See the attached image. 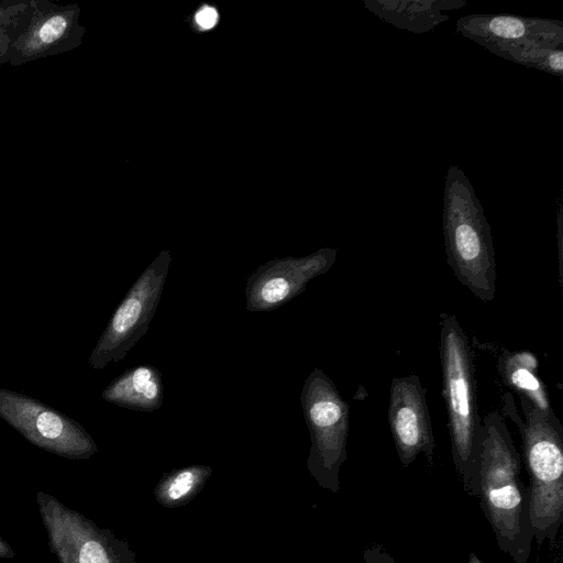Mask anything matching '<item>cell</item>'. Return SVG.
<instances>
[{
	"label": "cell",
	"instance_id": "cell-18",
	"mask_svg": "<svg viewBox=\"0 0 563 563\" xmlns=\"http://www.w3.org/2000/svg\"><path fill=\"white\" fill-rule=\"evenodd\" d=\"M364 563H398L380 545L373 544L363 553Z\"/></svg>",
	"mask_w": 563,
	"mask_h": 563
},
{
	"label": "cell",
	"instance_id": "cell-8",
	"mask_svg": "<svg viewBox=\"0 0 563 563\" xmlns=\"http://www.w3.org/2000/svg\"><path fill=\"white\" fill-rule=\"evenodd\" d=\"M0 417L32 444L58 456L85 460L98 452L81 424L23 394L0 388Z\"/></svg>",
	"mask_w": 563,
	"mask_h": 563
},
{
	"label": "cell",
	"instance_id": "cell-17",
	"mask_svg": "<svg viewBox=\"0 0 563 563\" xmlns=\"http://www.w3.org/2000/svg\"><path fill=\"white\" fill-rule=\"evenodd\" d=\"M66 27V19L63 15H54L41 26L38 37L45 44L53 43L64 34Z\"/></svg>",
	"mask_w": 563,
	"mask_h": 563
},
{
	"label": "cell",
	"instance_id": "cell-2",
	"mask_svg": "<svg viewBox=\"0 0 563 563\" xmlns=\"http://www.w3.org/2000/svg\"><path fill=\"white\" fill-rule=\"evenodd\" d=\"M440 361L451 450L456 473L470 496H479L483 423L468 339L453 313H442Z\"/></svg>",
	"mask_w": 563,
	"mask_h": 563
},
{
	"label": "cell",
	"instance_id": "cell-10",
	"mask_svg": "<svg viewBox=\"0 0 563 563\" xmlns=\"http://www.w3.org/2000/svg\"><path fill=\"white\" fill-rule=\"evenodd\" d=\"M388 423L398 457L408 467L423 453L433 464L434 435L420 378L410 374L395 377L389 389Z\"/></svg>",
	"mask_w": 563,
	"mask_h": 563
},
{
	"label": "cell",
	"instance_id": "cell-11",
	"mask_svg": "<svg viewBox=\"0 0 563 563\" xmlns=\"http://www.w3.org/2000/svg\"><path fill=\"white\" fill-rule=\"evenodd\" d=\"M456 31L485 48L521 43L563 46V23L558 20L514 14H468L457 20Z\"/></svg>",
	"mask_w": 563,
	"mask_h": 563
},
{
	"label": "cell",
	"instance_id": "cell-19",
	"mask_svg": "<svg viewBox=\"0 0 563 563\" xmlns=\"http://www.w3.org/2000/svg\"><path fill=\"white\" fill-rule=\"evenodd\" d=\"M195 20L200 29L209 30L217 24L218 12L212 7H203L196 13Z\"/></svg>",
	"mask_w": 563,
	"mask_h": 563
},
{
	"label": "cell",
	"instance_id": "cell-4",
	"mask_svg": "<svg viewBox=\"0 0 563 563\" xmlns=\"http://www.w3.org/2000/svg\"><path fill=\"white\" fill-rule=\"evenodd\" d=\"M446 261L456 279L475 297L489 302L496 290V260L490 225L465 173L448 168L443 195Z\"/></svg>",
	"mask_w": 563,
	"mask_h": 563
},
{
	"label": "cell",
	"instance_id": "cell-5",
	"mask_svg": "<svg viewBox=\"0 0 563 563\" xmlns=\"http://www.w3.org/2000/svg\"><path fill=\"white\" fill-rule=\"evenodd\" d=\"M300 402L311 440L307 468L319 486L338 493L340 468L346 460L349 405L319 367L306 378Z\"/></svg>",
	"mask_w": 563,
	"mask_h": 563
},
{
	"label": "cell",
	"instance_id": "cell-13",
	"mask_svg": "<svg viewBox=\"0 0 563 563\" xmlns=\"http://www.w3.org/2000/svg\"><path fill=\"white\" fill-rule=\"evenodd\" d=\"M101 396L106 401L123 408L152 412L163 404L162 373L147 364L131 367L114 378Z\"/></svg>",
	"mask_w": 563,
	"mask_h": 563
},
{
	"label": "cell",
	"instance_id": "cell-1",
	"mask_svg": "<svg viewBox=\"0 0 563 563\" xmlns=\"http://www.w3.org/2000/svg\"><path fill=\"white\" fill-rule=\"evenodd\" d=\"M479 499L499 549L514 563H528L533 532L529 495L521 477V457L498 411L482 420Z\"/></svg>",
	"mask_w": 563,
	"mask_h": 563
},
{
	"label": "cell",
	"instance_id": "cell-14",
	"mask_svg": "<svg viewBox=\"0 0 563 563\" xmlns=\"http://www.w3.org/2000/svg\"><path fill=\"white\" fill-rule=\"evenodd\" d=\"M504 378L520 396L529 399L540 410L554 412L547 388L538 375V363L530 353H510L500 362Z\"/></svg>",
	"mask_w": 563,
	"mask_h": 563
},
{
	"label": "cell",
	"instance_id": "cell-16",
	"mask_svg": "<svg viewBox=\"0 0 563 563\" xmlns=\"http://www.w3.org/2000/svg\"><path fill=\"white\" fill-rule=\"evenodd\" d=\"M488 51L505 59L563 78V51L541 43L496 44Z\"/></svg>",
	"mask_w": 563,
	"mask_h": 563
},
{
	"label": "cell",
	"instance_id": "cell-3",
	"mask_svg": "<svg viewBox=\"0 0 563 563\" xmlns=\"http://www.w3.org/2000/svg\"><path fill=\"white\" fill-rule=\"evenodd\" d=\"M523 418L514 410L510 394L504 402L521 434L525 465L529 475V508L533 539L541 547L553 542L563 521V428L554 412L540 410L519 395Z\"/></svg>",
	"mask_w": 563,
	"mask_h": 563
},
{
	"label": "cell",
	"instance_id": "cell-20",
	"mask_svg": "<svg viewBox=\"0 0 563 563\" xmlns=\"http://www.w3.org/2000/svg\"><path fill=\"white\" fill-rule=\"evenodd\" d=\"M558 247H559V265H560V279H562V208L559 207L558 212Z\"/></svg>",
	"mask_w": 563,
	"mask_h": 563
},
{
	"label": "cell",
	"instance_id": "cell-15",
	"mask_svg": "<svg viewBox=\"0 0 563 563\" xmlns=\"http://www.w3.org/2000/svg\"><path fill=\"white\" fill-rule=\"evenodd\" d=\"M212 474L208 465H190L163 474L154 496L156 501L167 508H176L190 503L205 487Z\"/></svg>",
	"mask_w": 563,
	"mask_h": 563
},
{
	"label": "cell",
	"instance_id": "cell-12",
	"mask_svg": "<svg viewBox=\"0 0 563 563\" xmlns=\"http://www.w3.org/2000/svg\"><path fill=\"white\" fill-rule=\"evenodd\" d=\"M365 8L398 29L426 33L449 20L442 10H454L466 4L463 0H363Z\"/></svg>",
	"mask_w": 563,
	"mask_h": 563
},
{
	"label": "cell",
	"instance_id": "cell-21",
	"mask_svg": "<svg viewBox=\"0 0 563 563\" xmlns=\"http://www.w3.org/2000/svg\"><path fill=\"white\" fill-rule=\"evenodd\" d=\"M0 558L1 559H11L14 558V551L11 545L5 542L0 536Z\"/></svg>",
	"mask_w": 563,
	"mask_h": 563
},
{
	"label": "cell",
	"instance_id": "cell-22",
	"mask_svg": "<svg viewBox=\"0 0 563 563\" xmlns=\"http://www.w3.org/2000/svg\"><path fill=\"white\" fill-rule=\"evenodd\" d=\"M467 563H484L475 553L468 554V561Z\"/></svg>",
	"mask_w": 563,
	"mask_h": 563
},
{
	"label": "cell",
	"instance_id": "cell-7",
	"mask_svg": "<svg viewBox=\"0 0 563 563\" xmlns=\"http://www.w3.org/2000/svg\"><path fill=\"white\" fill-rule=\"evenodd\" d=\"M170 261L167 251L161 252L131 286L89 356L91 368L101 369L123 360L147 332L162 297Z\"/></svg>",
	"mask_w": 563,
	"mask_h": 563
},
{
	"label": "cell",
	"instance_id": "cell-6",
	"mask_svg": "<svg viewBox=\"0 0 563 563\" xmlns=\"http://www.w3.org/2000/svg\"><path fill=\"white\" fill-rule=\"evenodd\" d=\"M36 503L58 563H140L129 543L45 492Z\"/></svg>",
	"mask_w": 563,
	"mask_h": 563
},
{
	"label": "cell",
	"instance_id": "cell-9",
	"mask_svg": "<svg viewBox=\"0 0 563 563\" xmlns=\"http://www.w3.org/2000/svg\"><path fill=\"white\" fill-rule=\"evenodd\" d=\"M336 250L321 249L303 257L274 258L247 276L246 310H274L299 296L313 278L327 273L335 262Z\"/></svg>",
	"mask_w": 563,
	"mask_h": 563
}]
</instances>
